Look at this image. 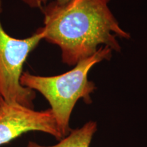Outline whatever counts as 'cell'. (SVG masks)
<instances>
[{
  "label": "cell",
  "mask_w": 147,
  "mask_h": 147,
  "mask_svg": "<svg viewBox=\"0 0 147 147\" xmlns=\"http://www.w3.org/2000/svg\"><path fill=\"white\" fill-rule=\"evenodd\" d=\"M110 0L52 1L42 8L43 40L58 46L63 63L69 66L94 55L102 47L120 52L117 38L130 35L119 25L108 7Z\"/></svg>",
  "instance_id": "6da1fadb"
},
{
  "label": "cell",
  "mask_w": 147,
  "mask_h": 147,
  "mask_svg": "<svg viewBox=\"0 0 147 147\" xmlns=\"http://www.w3.org/2000/svg\"><path fill=\"white\" fill-rule=\"evenodd\" d=\"M109 47H102L94 55L77 63L70 70L59 75L42 76L23 72L21 84L33 91L40 92L51 106L58 129L64 138L70 132L69 119L77 102L82 99L86 104L92 102L91 94L95 85L88 79L92 67L112 57Z\"/></svg>",
  "instance_id": "7a4b0ae2"
},
{
  "label": "cell",
  "mask_w": 147,
  "mask_h": 147,
  "mask_svg": "<svg viewBox=\"0 0 147 147\" xmlns=\"http://www.w3.org/2000/svg\"><path fill=\"white\" fill-rule=\"evenodd\" d=\"M2 2L0 0V16ZM43 35L39 29L32 36L18 39L7 34L0 18V95L8 104H17L34 108L36 93L21 84L24 63L36 49Z\"/></svg>",
  "instance_id": "3957f363"
},
{
  "label": "cell",
  "mask_w": 147,
  "mask_h": 147,
  "mask_svg": "<svg viewBox=\"0 0 147 147\" xmlns=\"http://www.w3.org/2000/svg\"><path fill=\"white\" fill-rule=\"evenodd\" d=\"M42 131L61 140L63 136L51 109L36 111L17 104H0V145L8 143L23 134Z\"/></svg>",
  "instance_id": "277c9868"
},
{
  "label": "cell",
  "mask_w": 147,
  "mask_h": 147,
  "mask_svg": "<svg viewBox=\"0 0 147 147\" xmlns=\"http://www.w3.org/2000/svg\"><path fill=\"white\" fill-rule=\"evenodd\" d=\"M96 131V123L89 121L80 128L71 130L68 135L60 140L57 144L40 147H89Z\"/></svg>",
  "instance_id": "5b68a950"
},
{
  "label": "cell",
  "mask_w": 147,
  "mask_h": 147,
  "mask_svg": "<svg viewBox=\"0 0 147 147\" xmlns=\"http://www.w3.org/2000/svg\"><path fill=\"white\" fill-rule=\"evenodd\" d=\"M22 1L31 8H42L46 5L47 0H22ZM55 1L61 4H63L69 2L71 0H55Z\"/></svg>",
  "instance_id": "8992f818"
},
{
  "label": "cell",
  "mask_w": 147,
  "mask_h": 147,
  "mask_svg": "<svg viewBox=\"0 0 147 147\" xmlns=\"http://www.w3.org/2000/svg\"><path fill=\"white\" fill-rule=\"evenodd\" d=\"M27 147H40V145L34 142H29Z\"/></svg>",
  "instance_id": "52a82bcc"
},
{
  "label": "cell",
  "mask_w": 147,
  "mask_h": 147,
  "mask_svg": "<svg viewBox=\"0 0 147 147\" xmlns=\"http://www.w3.org/2000/svg\"><path fill=\"white\" fill-rule=\"evenodd\" d=\"M1 99H2V98H1V97H0V104H1Z\"/></svg>",
  "instance_id": "ba28073f"
},
{
  "label": "cell",
  "mask_w": 147,
  "mask_h": 147,
  "mask_svg": "<svg viewBox=\"0 0 147 147\" xmlns=\"http://www.w3.org/2000/svg\"><path fill=\"white\" fill-rule=\"evenodd\" d=\"M0 97H1V95H0Z\"/></svg>",
  "instance_id": "9c48e42d"
}]
</instances>
